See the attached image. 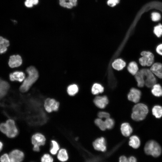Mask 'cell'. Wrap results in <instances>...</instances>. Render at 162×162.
<instances>
[{
  "label": "cell",
  "mask_w": 162,
  "mask_h": 162,
  "mask_svg": "<svg viewBox=\"0 0 162 162\" xmlns=\"http://www.w3.org/2000/svg\"><path fill=\"white\" fill-rule=\"evenodd\" d=\"M51 147L50 152L51 154L55 155L56 154L59 150L60 147L57 142L55 140H52L51 141Z\"/></svg>",
  "instance_id": "28"
},
{
  "label": "cell",
  "mask_w": 162,
  "mask_h": 162,
  "mask_svg": "<svg viewBox=\"0 0 162 162\" xmlns=\"http://www.w3.org/2000/svg\"><path fill=\"white\" fill-rule=\"evenodd\" d=\"M95 124L102 130H104L106 129L105 124L104 121L102 119L98 118L96 119L94 121Z\"/></svg>",
  "instance_id": "30"
},
{
  "label": "cell",
  "mask_w": 162,
  "mask_h": 162,
  "mask_svg": "<svg viewBox=\"0 0 162 162\" xmlns=\"http://www.w3.org/2000/svg\"><path fill=\"white\" fill-rule=\"evenodd\" d=\"M3 147V143L0 141V152L1 151Z\"/></svg>",
  "instance_id": "45"
},
{
  "label": "cell",
  "mask_w": 162,
  "mask_h": 162,
  "mask_svg": "<svg viewBox=\"0 0 162 162\" xmlns=\"http://www.w3.org/2000/svg\"><path fill=\"white\" fill-rule=\"evenodd\" d=\"M106 129H110L112 128L114 125L113 120L110 118L106 119L104 121Z\"/></svg>",
  "instance_id": "33"
},
{
  "label": "cell",
  "mask_w": 162,
  "mask_h": 162,
  "mask_svg": "<svg viewBox=\"0 0 162 162\" xmlns=\"http://www.w3.org/2000/svg\"><path fill=\"white\" fill-rule=\"evenodd\" d=\"M91 91L93 94L96 95L102 93L104 91V88L100 84L95 83L93 85Z\"/></svg>",
  "instance_id": "27"
},
{
  "label": "cell",
  "mask_w": 162,
  "mask_h": 162,
  "mask_svg": "<svg viewBox=\"0 0 162 162\" xmlns=\"http://www.w3.org/2000/svg\"><path fill=\"white\" fill-rule=\"evenodd\" d=\"M152 88L151 93L153 95L156 97L162 96V87L160 84L156 83Z\"/></svg>",
  "instance_id": "24"
},
{
  "label": "cell",
  "mask_w": 162,
  "mask_h": 162,
  "mask_svg": "<svg viewBox=\"0 0 162 162\" xmlns=\"http://www.w3.org/2000/svg\"><path fill=\"white\" fill-rule=\"evenodd\" d=\"M98 116L100 118L102 119V118H105L106 119L110 118V115L108 112H100L98 113Z\"/></svg>",
  "instance_id": "36"
},
{
  "label": "cell",
  "mask_w": 162,
  "mask_h": 162,
  "mask_svg": "<svg viewBox=\"0 0 162 162\" xmlns=\"http://www.w3.org/2000/svg\"><path fill=\"white\" fill-rule=\"evenodd\" d=\"M148 112V106L145 104L137 103L133 107L131 114V118L134 120L140 121L144 119Z\"/></svg>",
  "instance_id": "2"
},
{
  "label": "cell",
  "mask_w": 162,
  "mask_h": 162,
  "mask_svg": "<svg viewBox=\"0 0 162 162\" xmlns=\"http://www.w3.org/2000/svg\"><path fill=\"white\" fill-rule=\"evenodd\" d=\"M22 63V58L20 55H13L9 58L8 65L10 68H13L20 66Z\"/></svg>",
  "instance_id": "12"
},
{
  "label": "cell",
  "mask_w": 162,
  "mask_h": 162,
  "mask_svg": "<svg viewBox=\"0 0 162 162\" xmlns=\"http://www.w3.org/2000/svg\"><path fill=\"white\" fill-rule=\"evenodd\" d=\"M128 161L130 162H136V159L134 157L131 156L128 158Z\"/></svg>",
  "instance_id": "43"
},
{
  "label": "cell",
  "mask_w": 162,
  "mask_h": 162,
  "mask_svg": "<svg viewBox=\"0 0 162 162\" xmlns=\"http://www.w3.org/2000/svg\"><path fill=\"white\" fill-rule=\"evenodd\" d=\"M143 69L145 77V86L147 88H151L154 84L157 83L156 76L150 69L144 68Z\"/></svg>",
  "instance_id": "5"
},
{
  "label": "cell",
  "mask_w": 162,
  "mask_h": 162,
  "mask_svg": "<svg viewBox=\"0 0 162 162\" xmlns=\"http://www.w3.org/2000/svg\"><path fill=\"white\" fill-rule=\"evenodd\" d=\"M32 3L34 5H37L38 3L39 0H26Z\"/></svg>",
  "instance_id": "44"
},
{
  "label": "cell",
  "mask_w": 162,
  "mask_h": 162,
  "mask_svg": "<svg viewBox=\"0 0 162 162\" xmlns=\"http://www.w3.org/2000/svg\"><path fill=\"white\" fill-rule=\"evenodd\" d=\"M25 74L22 71H15L10 73L9 75L10 80L12 81H16L22 82L25 78Z\"/></svg>",
  "instance_id": "16"
},
{
  "label": "cell",
  "mask_w": 162,
  "mask_h": 162,
  "mask_svg": "<svg viewBox=\"0 0 162 162\" xmlns=\"http://www.w3.org/2000/svg\"><path fill=\"white\" fill-rule=\"evenodd\" d=\"M58 159L61 162H65L68 159V155L67 150L64 148L59 150L57 153Z\"/></svg>",
  "instance_id": "21"
},
{
  "label": "cell",
  "mask_w": 162,
  "mask_h": 162,
  "mask_svg": "<svg viewBox=\"0 0 162 162\" xmlns=\"http://www.w3.org/2000/svg\"><path fill=\"white\" fill-rule=\"evenodd\" d=\"M78 88L76 84L69 85L68 87L67 91L68 94L70 96H74L78 92Z\"/></svg>",
  "instance_id": "29"
},
{
  "label": "cell",
  "mask_w": 162,
  "mask_h": 162,
  "mask_svg": "<svg viewBox=\"0 0 162 162\" xmlns=\"http://www.w3.org/2000/svg\"><path fill=\"white\" fill-rule=\"evenodd\" d=\"M31 140L33 145H37L40 147L45 144L46 138L42 134L37 133L33 135Z\"/></svg>",
  "instance_id": "8"
},
{
  "label": "cell",
  "mask_w": 162,
  "mask_h": 162,
  "mask_svg": "<svg viewBox=\"0 0 162 162\" xmlns=\"http://www.w3.org/2000/svg\"><path fill=\"white\" fill-rule=\"evenodd\" d=\"M152 112L156 118H160L162 116V106L158 105L154 106L152 109Z\"/></svg>",
  "instance_id": "26"
},
{
  "label": "cell",
  "mask_w": 162,
  "mask_h": 162,
  "mask_svg": "<svg viewBox=\"0 0 162 162\" xmlns=\"http://www.w3.org/2000/svg\"><path fill=\"white\" fill-rule=\"evenodd\" d=\"M59 3L62 7L70 9L76 5L77 0H59Z\"/></svg>",
  "instance_id": "20"
},
{
  "label": "cell",
  "mask_w": 162,
  "mask_h": 162,
  "mask_svg": "<svg viewBox=\"0 0 162 162\" xmlns=\"http://www.w3.org/2000/svg\"><path fill=\"white\" fill-rule=\"evenodd\" d=\"M107 98L105 96H96L94 100L95 105L99 108H104L108 103Z\"/></svg>",
  "instance_id": "14"
},
{
  "label": "cell",
  "mask_w": 162,
  "mask_h": 162,
  "mask_svg": "<svg viewBox=\"0 0 162 162\" xmlns=\"http://www.w3.org/2000/svg\"><path fill=\"white\" fill-rule=\"evenodd\" d=\"M141 91L136 88H131L128 95L129 100L135 103H138L141 98Z\"/></svg>",
  "instance_id": "10"
},
{
  "label": "cell",
  "mask_w": 162,
  "mask_h": 162,
  "mask_svg": "<svg viewBox=\"0 0 162 162\" xmlns=\"http://www.w3.org/2000/svg\"><path fill=\"white\" fill-rule=\"evenodd\" d=\"M26 71L28 76L25 79L20 88V90L22 92H27L37 80L39 76L37 70L33 66L28 67Z\"/></svg>",
  "instance_id": "1"
},
{
  "label": "cell",
  "mask_w": 162,
  "mask_h": 162,
  "mask_svg": "<svg viewBox=\"0 0 162 162\" xmlns=\"http://www.w3.org/2000/svg\"><path fill=\"white\" fill-rule=\"evenodd\" d=\"M33 150L34 152H38L40 150V147L37 145H33Z\"/></svg>",
  "instance_id": "42"
},
{
  "label": "cell",
  "mask_w": 162,
  "mask_h": 162,
  "mask_svg": "<svg viewBox=\"0 0 162 162\" xmlns=\"http://www.w3.org/2000/svg\"><path fill=\"white\" fill-rule=\"evenodd\" d=\"M125 62L120 58L116 59L112 63V66L113 68L119 70L122 69L126 66Z\"/></svg>",
  "instance_id": "22"
},
{
  "label": "cell",
  "mask_w": 162,
  "mask_h": 162,
  "mask_svg": "<svg viewBox=\"0 0 162 162\" xmlns=\"http://www.w3.org/2000/svg\"><path fill=\"white\" fill-rule=\"evenodd\" d=\"M10 45V42L6 38L0 36V54L5 53Z\"/></svg>",
  "instance_id": "18"
},
{
  "label": "cell",
  "mask_w": 162,
  "mask_h": 162,
  "mask_svg": "<svg viewBox=\"0 0 162 162\" xmlns=\"http://www.w3.org/2000/svg\"><path fill=\"white\" fill-rule=\"evenodd\" d=\"M40 160L42 162H52L54 160L50 154L46 153L44 154L42 156Z\"/></svg>",
  "instance_id": "32"
},
{
  "label": "cell",
  "mask_w": 162,
  "mask_h": 162,
  "mask_svg": "<svg viewBox=\"0 0 162 162\" xmlns=\"http://www.w3.org/2000/svg\"><path fill=\"white\" fill-rule=\"evenodd\" d=\"M121 130L122 135L126 137L129 136L133 131L132 128L128 123H124L122 124Z\"/></svg>",
  "instance_id": "19"
},
{
  "label": "cell",
  "mask_w": 162,
  "mask_h": 162,
  "mask_svg": "<svg viewBox=\"0 0 162 162\" xmlns=\"http://www.w3.org/2000/svg\"><path fill=\"white\" fill-rule=\"evenodd\" d=\"M11 162H20L24 158V154L19 149H14L9 154Z\"/></svg>",
  "instance_id": "9"
},
{
  "label": "cell",
  "mask_w": 162,
  "mask_h": 162,
  "mask_svg": "<svg viewBox=\"0 0 162 162\" xmlns=\"http://www.w3.org/2000/svg\"><path fill=\"white\" fill-rule=\"evenodd\" d=\"M151 18L152 21H157L159 20L160 18V14L157 12H153L151 14Z\"/></svg>",
  "instance_id": "35"
},
{
  "label": "cell",
  "mask_w": 162,
  "mask_h": 162,
  "mask_svg": "<svg viewBox=\"0 0 162 162\" xmlns=\"http://www.w3.org/2000/svg\"><path fill=\"white\" fill-rule=\"evenodd\" d=\"M24 4L26 7L29 8L32 7L34 5L32 3L26 0L25 1Z\"/></svg>",
  "instance_id": "40"
},
{
  "label": "cell",
  "mask_w": 162,
  "mask_h": 162,
  "mask_svg": "<svg viewBox=\"0 0 162 162\" xmlns=\"http://www.w3.org/2000/svg\"><path fill=\"white\" fill-rule=\"evenodd\" d=\"M129 144L130 146L134 148H137L140 145V139L136 136H132L130 138Z\"/></svg>",
  "instance_id": "23"
},
{
  "label": "cell",
  "mask_w": 162,
  "mask_h": 162,
  "mask_svg": "<svg viewBox=\"0 0 162 162\" xmlns=\"http://www.w3.org/2000/svg\"><path fill=\"white\" fill-rule=\"evenodd\" d=\"M154 32L158 37H160L162 35V25L159 24L154 27Z\"/></svg>",
  "instance_id": "31"
},
{
  "label": "cell",
  "mask_w": 162,
  "mask_h": 162,
  "mask_svg": "<svg viewBox=\"0 0 162 162\" xmlns=\"http://www.w3.org/2000/svg\"><path fill=\"white\" fill-rule=\"evenodd\" d=\"M59 106V102L54 99L47 98L44 102V109L48 113L58 111Z\"/></svg>",
  "instance_id": "7"
},
{
  "label": "cell",
  "mask_w": 162,
  "mask_h": 162,
  "mask_svg": "<svg viewBox=\"0 0 162 162\" xmlns=\"http://www.w3.org/2000/svg\"><path fill=\"white\" fill-rule=\"evenodd\" d=\"M0 160L2 162H10L9 155L6 153L3 154L0 158Z\"/></svg>",
  "instance_id": "34"
},
{
  "label": "cell",
  "mask_w": 162,
  "mask_h": 162,
  "mask_svg": "<svg viewBox=\"0 0 162 162\" xmlns=\"http://www.w3.org/2000/svg\"><path fill=\"white\" fill-rule=\"evenodd\" d=\"M156 51L157 54L162 56V44L157 46L156 48Z\"/></svg>",
  "instance_id": "39"
},
{
  "label": "cell",
  "mask_w": 162,
  "mask_h": 162,
  "mask_svg": "<svg viewBox=\"0 0 162 162\" xmlns=\"http://www.w3.org/2000/svg\"><path fill=\"white\" fill-rule=\"evenodd\" d=\"M144 151L146 154L154 157L160 156L162 153V149L160 145L156 141L150 140L146 144Z\"/></svg>",
  "instance_id": "3"
},
{
  "label": "cell",
  "mask_w": 162,
  "mask_h": 162,
  "mask_svg": "<svg viewBox=\"0 0 162 162\" xmlns=\"http://www.w3.org/2000/svg\"><path fill=\"white\" fill-rule=\"evenodd\" d=\"M0 130L6 135L7 131V125L6 123H2L0 124Z\"/></svg>",
  "instance_id": "37"
},
{
  "label": "cell",
  "mask_w": 162,
  "mask_h": 162,
  "mask_svg": "<svg viewBox=\"0 0 162 162\" xmlns=\"http://www.w3.org/2000/svg\"><path fill=\"white\" fill-rule=\"evenodd\" d=\"M93 145L94 148L97 150L104 152L106 150L105 141L104 137L96 139L93 142Z\"/></svg>",
  "instance_id": "13"
},
{
  "label": "cell",
  "mask_w": 162,
  "mask_h": 162,
  "mask_svg": "<svg viewBox=\"0 0 162 162\" xmlns=\"http://www.w3.org/2000/svg\"><path fill=\"white\" fill-rule=\"evenodd\" d=\"M9 87V85L7 82L0 79V98L6 94Z\"/></svg>",
  "instance_id": "17"
},
{
  "label": "cell",
  "mask_w": 162,
  "mask_h": 162,
  "mask_svg": "<svg viewBox=\"0 0 162 162\" xmlns=\"http://www.w3.org/2000/svg\"><path fill=\"white\" fill-rule=\"evenodd\" d=\"M141 56L139 59V62L143 67H150L154 63V56L153 54L148 51H143L140 53Z\"/></svg>",
  "instance_id": "4"
},
{
  "label": "cell",
  "mask_w": 162,
  "mask_h": 162,
  "mask_svg": "<svg viewBox=\"0 0 162 162\" xmlns=\"http://www.w3.org/2000/svg\"><path fill=\"white\" fill-rule=\"evenodd\" d=\"M150 70L154 75L158 78L162 79V64L156 62L151 66Z\"/></svg>",
  "instance_id": "11"
},
{
  "label": "cell",
  "mask_w": 162,
  "mask_h": 162,
  "mask_svg": "<svg viewBox=\"0 0 162 162\" xmlns=\"http://www.w3.org/2000/svg\"><path fill=\"white\" fill-rule=\"evenodd\" d=\"M5 123L7 127L6 135L10 138L15 137L18 134V130L14 121L12 119H9Z\"/></svg>",
  "instance_id": "6"
},
{
  "label": "cell",
  "mask_w": 162,
  "mask_h": 162,
  "mask_svg": "<svg viewBox=\"0 0 162 162\" xmlns=\"http://www.w3.org/2000/svg\"><path fill=\"white\" fill-rule=\"evenodd\" d=\"M135 78L137 86L140 88L143 87L145 85V77L143 68L138 71L135 75Z\"/></svg>",
  "instance_id": "15"
},
{
  "label": "cell",
  "mask_w": 162,
  "mask_h": 162,
  "mask_svg": "<svg viewBox=\"0 0 162 162\" xmlns=\"http://www.w3.org/2000/svg\"><path fill=\"white\" fill-rule=\"evenodd\" d=\"M127 69L130 74L133 75H135L139 71L137 63L134 61L130 62L128 65Z\"/></svg>",
  "instance_id": "25"
},
{
  "label": "cell",
  "mask_w": 162,
  "mask_h": 162,
  "mask_svg": "<svg viewBox=\"0 0 162 162\" xmlns=\"http://www.w3.org/2000/svg\"><path fill=\"white\" fill-rule=\"evenodd\" d=\"M119 161L120 162H128V159L124 156H122L119 158Z\"/></svg>",
  "instance_id": "41"
},
{
  "label": "cell",
  "mask_w": 162,
  "mask_h": 162,
  "mask_svg": "<svg viewBox=\"0 0 162 162\" xmlns=\"http://www.w3.org/2000/svg\"><path fill=\"white\" fill-rule=\"evenodd\" d=\"M120 0H108L107 1V4L111 7H114L118 4Z\"/></svg>",
  "instance_id": "38"
}]
</instances>
